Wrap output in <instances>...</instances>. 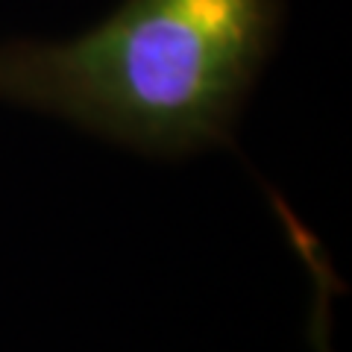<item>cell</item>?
Here are the masks:
<instances>
[{"label":"cell","instance_id":"1","mask_svg":"<svg viewBox=\"0 0 352 352\" xmlns=\"http://www.w3.org/2000/svg\"><path fill=\"white\" fill-rule=\"evenodd\" d=\"M279 24L282 0H120L74 38L0 44V100L188 156L229 141Z\"/></svg>","mask_w":352,"mask_h":352}]
</instances>
